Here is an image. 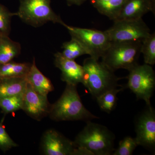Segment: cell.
<instances>
[{
	"label": "cell",
	"instance_id": "6da1fadb",
	"mask_svg": "<svg viewBox=\"0 0 155 155\" xmlns=\"http://www.w3.org/2000/svg\"><path fill=\"white\" fill-rule=\"evenodd\" d=\"M49 116L54 121H91L99 119L84 105L77 86L67 84L63 94L54 104L51 105Z\"/></svg>",
	"mask_w": 155,
	"mask_h": 155
},
{
	"label": "cell",
	"instance_id": "7a4b0ae2",
	"mask_svg": "<svg viewBox=\"0 0 155 155\" xmlns=\"http://www.w3.org/2000/svg\"><path fill=\"white\" fill-rule=\"evenodd\" d=\"M82 66L84 73L82 84L95 98L110 90L122 87L118 82L123 78L117 77L99 60L91 57L86 58Z\"/></svg>",
	"mask_w": 155,
	"mask_h": 155
},
{
	"label": "cell",
	"instance_id": "3957f363",
	"mask_svg": "<svg viewBox=\"0 0 155 155\" xmlns=\"http://www.w3.org/2000/svg\"><path fill=\"white\" fill-rule=\"evenodd\" d=\"M115 139L106 126L89 121L74 142L76 146L85 149L92 155H110L115 150Z\"/></svg>",
	"mask_w": 155,
	"mask_h": 155
},
{
	"label": "cell",
	"instance_id": "277c9868",
	"mask_svg": "<svg viewBox=\"0 0 155 155\" xmlns=\"http://www.w3.org/2000/svg\"><path fill=\"white\" fill-rule=\"evenodd\" d=\"M141 45V41L111 42L102 62L114 72L121 69L130 71L139 65Z\"/></svg>",
	"mask_w": 155,
	"mask_h": 155
},
{
	"label": "cell",
	"instance_id": "5b68a950",
	"mask_svg": "<svg viewBox=\"0 0 155 155\" xmlns=\"http://www.w3.org/2000/svg\"><path fill=\"white\" fill-rule=\"evenodd\" d=\"M15 15L34 27H39L48 22L66 25L53 11L51 0H20L19 10Z\"/></svg>",
	"mask_w": 155,
	"mask_h": 155
},
{
	"label": "cell",
	"instance_id": "8992f818",
	"mask_svg": "<svg viewBox=\"0 0 155 155\" xmlns=\"http://www.w3.org/2000/svg\"><path fill=\"white\" fill-rule=\"evenodd\" d=\"M71 38L81 44L90 57L99 60L101 58L111 42L106 31L73 27L66 25Z\"/></svg>",
	"mask_w": 155,
	"mask_h": 155
},
{
	"label": "cell",
	"instance_id": "52a82bcc",
	"mask_svg": "<svg viewBox=\"0 0 155 155\" xmlns=\"http://www.w3.org/2000/svg\"><path fill=\"white\" fill-rule=\"evenodd\" d=\"M129 72L126 87L137 99L143 100L147 106L151 105L150 99L155 87V74L152 67L145 64H139Z\"/></svg>",
	"mask_w": 155,
	"mask_h": 155
},
{
	"label": "cell",
	"instance_id": "ba28073f",
	"mask_svg": "<svg viewBox=\"0 0 155 155\" xmlns=\"http://www.w3.org/2000/svg\"><path fill=\"white\" fill-rule=\"evenodd\" d=\"M114 25L105 31L111 42L141 41L150 34V30L142 18L114 21Z\"/></svg>",
	"mask_w": 155,
	"mask_h": 155
},
{
	"label": "cell",
	"instance_id": "9c48e42d",
	"mask_svg": "<svg viewBox=\"0 0 155 155\" xmlns=\"http://www.w3.org/2000/svg\"><path fill=\"white\" fill-rule=\"evenodd\" d=\"M41 149L46 155H79V148L57 130H47L41 140Z\"/></svg>",
	"mask_w": 155,
	"mask_h": 155
},
{
	"label": "cell",
	"instance_id": "30bf717a",
	"mask_svg": "<svg viewBox=\"0 0 155 155\" xmlns=\"http://www.w3.org/2000/svg\"><path fill=\"white\" fill-rule=\"evenodd\" d=\"M135 131V138L138 146L148 149L154 150L155 112L151 106H147V109L137 118Z\"/></svg>",
	"mask_w": 155,
	"mask_h": 155
},
{
	"label": "cell",
	"instance_id": "8fae6325",
	"mask_svg": "<svg viewBox=\"0 0 155 155\" xmlns=\"http://www.w3.org/2000/svg\"><path fill=\"white\" fill-rule=\"evenodd\" d=\"M51 107L47 96L37 92L27 82L23 94L22 110L31 118L40 121L49 115Z\"/></svg>",
	"mask_w": 155,
	"mask_h": 155
},
{
	"label": "cell",
	"instance_id": "7c38bea8",
	"mask_svg": "<svg viewBox=\"0 0 155 155\" xmlns=\"http://www.w3.org/2000/svg\"><path fill=\"white\" fill-rule=\"evenodd\" d=\"M54 64L56 67L61 71V79L67 84L76 85L82 83L84 78L83 66L63 56L61 53L54 54Z\"/></svg>",
	"mask_w": 155,
	"mask_h": 155
},
{
	"label": "cell",
	"instance_id": "4fadbf2b",
	"mask_svg": "<svg viewBox=\"0 0 155 155\" xmlns=\"http://www.w3.org/2000/svg\"><path fill=\"white\" fill-rule=\"evenodd\" d=\"M155 0H125L116 20L140 19L150 12L155 14Z\"/></svg>",
	"mask_w": 155,
	"mask_h": 155
},
{
	"label": "cell",
	"instance_id": "5bb4252c",
	"mask_svg": "<svg viewBox=\"0 0 155 155\" xmlns=\"http://www.w3.org/2000/svg\"><path fill=\"white\" fill-rule=\"evenodd\" d=\"M25 78L32 88L42 95L47 96L49 93L54 91L52 83L39 70L35 64V59Z\"/></svg>",
	"mask_w": 155,
	"mask_h": 155
},
{
	"label": "cell",
	"instance_id": "9a60e30c",
	"mask_svg": "<svg viewBox=\"0 0 155 155\" xmlns=\"http://www.w3.org/2000/svg\"><path fill=\"white\" fill-rule=\"evenodd\" d=\"M27 85L25 77L0 80V97L23 94Z\"/></svg>",
	"mask_w": 155,
	"mask_h": 155
},
{
	"label": "cell",
	"instance_id": "2e32d148",
	"mask_svg": "<svg viewBox=\"0 0 155 155\" xmlns=\"http://www.w3.org/2000/svg\"><path fill=\"white\" fill-rule=\"evenodd\" d=\"M91 5L100 14L111 20L117 19L125 0H90Z\"/></svg>",
	"mask_w": 155,
	"mask_h": 155
},
{
	"label": "cell",
	"instance_id": "e0dca14e",
	"mask_svg": "<svg viewBox=\"0 0 155 155\" xmlns=\"http://www.w3.org/2000/svg\"><path fill=\"white\" fill-rule=\"evenodd\" d=\"M19 43L13 41L8 36L2 35L0 38V65L12 61L21 52Z\"/></svg>",
	"mask_w": 155,
	"mask_h": 155
},
{
	"label": "cell",
	"instance_id": "ac0fdd59",
	"mask_svg": "<svg viewBox=\"0 0 155 155\" xmlns=\"http://www.w3.org/2000/svg\"><path fill=\"white\" fill-rule=\"evenodd\" d=\"M29 63L11 62L0 65V80L14 78L25 77L30 69Z\"/></svg>",
	"mask_w": 155,
	"mask_h": 155
},
{
	"label": "cell",
	"instance_id": "d6986e66",
	"mask_svg": "<svg viewBox=\"0 0 155 155\" xmlns=\"http://www.w3.org/2000/svg\"><path fill=\"white\" fill-rule=\"evenodd\" d=\"M124 87L112 89L103 93L96 98L100 109L104 112L110 114L116 108L117 104V95L123 90Z\"/></svg>",
	"mask_w": 155,
	"mask_h": 155
},
{
	"label": "cell",
	"instance_id": "ffe728a7",
	"mask_svg": "<svg viewBox=\"0 0 155 155\" xmlns=\"http://www.w3.org/2000/svg\"><path fill=\"white\" fill-rule=\"evenodd\" d=\"M62 48L63 51L61 54L69 60H75L80 56L87 54L86 51L80 43L72 38L70 41L64 42Z\"/></svg>",
	"mask_w": 155,
	"mask_h": 155
},
{
	"label": "cell",
	"instance_id": "44dd1931",
	"mask_svg": "<svg viewBox=\"0 0 155 155\" xmlns=\"http://www.w3.org/2000/svg\"><path fill=\"white\" fill-rule=\"evenodd\" d=\"M141 54H143L145 64H155V33L151 34L142 42Z\"/></svg>",
	"mask_w": 155,
	"mask_h": 155
},
{
	"label": "cell",
	"instance_id": "7402d4cb",
	"mask_svg": "<svg viewBox=\"0 0 155 155\" xmlns=\"http://www.w3.org/2000/svg\"><path fill=\"white\" fill-rule=\"evenodd\" d=\"M23 94L0 97V108L5 114L22 110Z\"/></svg>",
	"mask_w": 155,
	"mask_h": 155
},
{
	"label": "cell",
	"instance_id": "603a6c76",
	"mask_svg": "<svg viewBox=\"0 0 155 155\" xmlns=\"http://www.w3.org/2000/svg\"><path fill=\"white\" fill-rule=\"evenodd\" d=\"M138 145L135 138L127 136L119 142V147L115 150L113 155H131Z\"/></svg>",
	"mask_w": 155,
	"mask_h": 155
},
{
	"label": "cell",
	"instance_id": "cb8c5ba5",
	"mask_svg": "<svg viewBox=\"0 0 155 155\" xmlns=\"http://www.w3.org/2000/svg\"><path fill=\"white\" fill-rule=\"evenodd\" d=\"M15 15L0 4V35L8 36L11 31V17Z\"/></svg>",
	"mask_w": 155,
	"mask_h": 155
},
{
	"label": "cell",
	"instance_id": "d4e9b609",
	"mask_svg": "<svg viewBox=\"0 0 155 155\" xmlns=\"http://www.w3.org/2000/svg\"><path fill=\"white\" fill-rule=\"evenodd\" d=\"M4 119L0 122V149L3 151L6 152L13 147L18 146L10 137L3 125Z\"/></svg>",
	"mask_w": 155,
	"mask_h": 155
},
{
	"label": "cell",
	"instance_id": "484cf974",
	"mask_svg": "<svg viewBox=\"0 0 155 155\" xmlns=\"http://www.w3.org/2000/svg\"><path fill=\"white\" fill-rule=\"evenodd\" d=\"M86 1L87 0H67V4L69 6L72 5H80Z\"/></svg>",
	"mask_w": 155,
	"mask_h": 155
},
{
	"label": "cell",
	"instance_id": "4316f807",
	"mask_svg": "<svg viewBox=\"0 0 155 155\" xmlns=\"http://www.w3.org/2000/svg\"><path fill=\"white\" fill-rule=\"evenodd\" d=\"M2 36V35H0V38H1V36Z\"/></svg>",
	"mask_w": 155,
	"mask_h": 155
}]
</instances>
